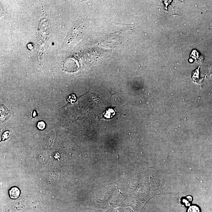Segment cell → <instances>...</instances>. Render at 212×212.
I'll use <instances>...</instances> for the list:
<instances>
[{
  "label": "cell",
  "instance_id": "6",
  "mask_svg": "<svg viewBox=\"0 0 212 212\" xmlns=\"http://www.w3.org/2000/svg\"><path fill=\"white\" fill-rule=\"evenodd\" d=\"M34 113L33 114H32V116L33 117H35V116H36V115L35 114V113H36V112H35V111H34V113Z\"/></svg>",
  "mask_w": 212,
  "mask_h": 212
},
{
  "label": "cell",
  "instance_id": "5",
  "mask_svg": "<svg viewBox=\"0 0 212 212\" xmlns=\"http://www.w3.org/2000/svg\"><path fill=\"white\" fill-rule=\"evenodd\" d=\"M188 212H199V210L198 207L192 206L188 209Z\"/></svg>",
  "mask_w": 212,
  "mask_h": 212
},
{
  "label": "cell",
  "instance_id": "2",
  "mask_svg": "<svg viewBox=\"0 0 212 212\" xmlns=\"http://www.w3.org/2000/svg\"><path fill=\"white\" fill-rule=\"evenodd\" d=\"M20 190L17 187H12L9 191V196L12 199H17L20 197Z\"/></svg>",
  "mask_w": 212,
  "mask_h": 212
},
{
  "label": "cell",
  "instance_id": "3",
  "mask_svg": "<svg viewBox=\"0 0 212 212\" xmlns=\"http://www.w3.org/2000/svg\"><path fill=\"white\" fill-rule=\"evenodd\" d=\"M10 132L9 131H7L4 132L2 134V136H1V141H4L9 139V136H10Z\"/></svg>",
  "mask_w": 212,
  "mask_h": 212
},
{
  "label": "cell",
  "instance_id": "4",
  "mask_svg": "<svg viewBox=\"0 0 212 212\" xmlns=\"http://www.w3.org/2000/svg\"><path fill=\"white\" fill-rule=\"evenodd\" d=\"M38 129L40 130H43L45 128L46 124H45L44 121H40L38 123Z\"/></svg>",
  "mask_w": 212,
  "mask_h": 212
},
{
  "label": "cell",
  "instance_id": "1",
  "mask_svg": "<svg viewBox=\"0 0 212 212\" xmlns=\"http://www.w3.org/2000/svg\"><path fill=\"white\" fill-rule=\"evenodd\" d=\"M115 106H110L106 109L103 113L102 117L106 119H110L115 115L116 112L115 110Z\"/></svg>",
  "mask_w": 212,
  "mask_h": 212
}]
</instances>
